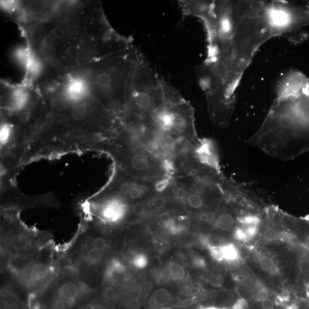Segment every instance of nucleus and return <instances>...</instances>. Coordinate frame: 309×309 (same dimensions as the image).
<instances>
[{"instance_id":"f704fd0d","label":"nucleus","mask_w":309,"mask_h":309,"mask_svg":"<svg viewBox=\"0 0 309 309\" xmlns=\"http://www.w3.org/2000/svg\"><path fill=\"white\" fill-rule=\"evenodd\" d=\"M195 266L199 268H202L204 267V263L203 260L199 258H195L193 260Z\"/></svg>"},{"instance_id":"a878e982","label":"nucleus","mask_w":309,"mask_h":309,"mask_svg":"<svg viewBox=\"0 0 309 309\" xmlns=\"http://www.w3.org/2000/svg\"><path fill=\"white\" fill-rule=\"evenodd\" d=\"M225 282V278L220 274H215L212 275L210 280V284L215 288H219L223 286Z\"/></svg>"},{"instance_id":"c9c22d12","label":"nucleus","mask_w":309,"mask_h":309,"mask_svg":"<svg viewBox=\"0 0 309 309\" xmlns=\"http://www.w3.org/2000/svg\"><path fill=\"white\" fill-rule=\"evenodd\" d=\"M300 309H309V302L304 304Z\"/></svg>"},{"instance_id":"ddd939ff","label":"nucleus","mask_w":309,"mask_h":309,"mask_svg":"<svg viewBox=\"0 0 309 309\" xmlns=\"http://www.w3.org/2000/svg\"><path fill=\"white\" fill-rule=\"evenodd\" d=\"M72 103L64 92L56 94L52 99V107L57 112H63L67 110Z\"/></svg>"},{"instance_id":"2eb2a0df","label":"nucleus","mask_w":309,"mask_h":309,"mask_svg":"<svg viewBox=\"0 0 309 309\" xmlns=\"http://www.w3.org/2000/svg\"><path fill=\"white\" fill-rule=\"evenodd\" d=\"M219 250L222 259L233 262L239 258L237 248L232 244H227L219 247Z\"/></svg>"},{"instance_id":"5701e85b","label":"nucleus","mask_w":309,"mask_h":309,"mask_svg":"<svg viewBox=\"0 0 309 309\" xmlns=\"http://www.w3.org/2000/svg\"><path fill=\"white\" fill-rule=\"evenodd\" d=\"M259 265L261 269L265 272H270L272 271L275 263L273 259L269 256H264L260 260Z\"/></svg>"},{"instance_id":"412c9836","label":"nucleus","mask_w":309,"mask_h":309,"mask_svg":"<svg viewBox=\"0 0 309 309\" xmlns=\"http://www.w3.org/2000/svg\"><path fill=\"white\" fill-rule=\"evenodd\" d=\"M136 216H143L147 214V208L145 202L134 204L130 206L129 212Z\"/></svg>"},{"instance_id":"7c9ffc66","label":"nucleus","mask_w":309,"mask_h":309,"mask_svg":"<svg viewBox=\"0 0 309 309\" xmlns=\"http://www.w3.org/2000/svg\"><path fill=\"white\" fill-rule=\"evenodd\" d=\"M141 293L138 289H133L129 291L127 297L132 301H140Z\"/></svg>"},{"instance_id":"f257e3e1","label":"nucleus","mask_w":309,"mask_h":309,"mask_svg":"<svg viewBox=\"0 0 309 309\" xmlns=\"http://www.w3.org/2000/svg\"><path fill=\"white\" fill-rule=\"evenodd\" d=\"M191 14L205 27L207 58L197 73L209 116L217 120L232 118L242 77L260 47L298 33L305 21L299 4L288 1H200Z\"/></svg>"},{"instance_id":"72a5a7b5","label":"nucleus","mask_w":309,"mask_h":309,"mask_svg":"<svg viewBox=\"0 0 309 309\" xmlns=\"http://www.w3.org/2000/svg\"><path fill=\"white\" fill-rule=\"evenodd\" d=\"M89 43L86 41H82L80 45L79 49L82 52H85L89 50Z\"/></svg>"},{"instance_id":"6ab92c4d","label":"nucleus","mask_w":309,"mask_h":309,"mask_svg":"<svg viewBox=\"0 0 309 309\" xmlns=\"http://www.w3.org/2000/svg\"><path fill=\"white\" fill-rule=\"evenodd\" d=\"M169 275L171 279L175 281H181L186 277V271L184 268L179 264H173L169 270Z\"/></svg>"},{"instance_id":"423d86ee","label":"nucleus","mask_w":309,"mask_h":309,"mask_svg":"<svg viewBox=\"0 0 309 309\" xmlns=\"http://www.w3.org/2000/svg\"><path fill=\"white\" fill-rule=\"evenodd\" d=\"M103 150L114 159L116 168L137 179L154 183L158 187L172 179L166 164L146 149L110 142Z\"/></svg>"},{"instance_id":"4be33fe9","label":"nucleus","mask_w":309,"mask_h":309,"mask_svg":"<svg viewBox=\"0 0 309 309\" xmlns=\"http://www.w3.org/2000/svg\"><path fill=\"white\" fill-rule=\"evenodd\" d=\"M171 279L169 272L160 271L155 274V280L159 285H165L168 284Z\"/></svg>"},{"instance_id":"7ed1b4c3","label":"nucleus","mask_w":309,"mask_h":309,"mask_svg":"<svg viewBox=\"0 0 309 309\" xmlns=\"http://www.w3.org/2000/svg\"><path fill=\"white\" fill-rule=\"evenodd\" d=\"M30 309H99L97 292L58 268L45 288L30 299Z\"/></svg>"},{"instance_id":"c756f323","label":"nucleus","mask_w":309,"mask_h":309,"mask_svg":"<svg viewBox=\"0 0 309 309\" xmlns=\"http://www.w3.org/2000/svg\"><path fill=\"white\" fill-rule=\"evenodd\" d=\"M263 236L267 240L273 241L275 240L277 238V232L276 230L272 228H269L264 231Z\"/></svg>"},{"instance_id":"4468645a","label":"nucleus","mask_w":309,"mask_h":309,"mask_svg":"<svg viewBox=\"0 0 309 309\" xmlns=\"http://www.w3.org/2000/svg\"><path fill=\"white\" fill-rule=\"evenodd\" d=\"M152 299L156 305L164 306L171 301L172 295L167 289L160 288L155 291Z\"/></svg>"},{"instance_id":"393cba45","label":"nucleus","mask_w":309,"mask_h":309,"mask_svg":"<svg viewBox=\"0 0 309 309\" xmlns=\"http://www.w3.org/2000/svg\"><path fill=\"white\" fill-rule=\"evenodd\" d=\"M174 216H172L170 213L165 211L160 213L158 219L159 223L162 224L165 228H167L168 226L171 224Z\"/></svg>"},{"instance_id":"20e7f679","label":"nucleus","mask_w":309,"mask_h":309,"mask_svg":"<svg viewBox=\"0 0 309 309\" xmlns=\"http://www.w3.org/2000/svg\"><path fill=\"white\" fill-rule=\"evenodd\" d=\"M53 243L54 238L50 232L30 229L22 223L17 210H2L1 267L13 258L35 253Z\"/></svg>"},{"instance_id":"f03ea898","label":"nucleus","mask_w":309,"mask_h":309,"mask_svg":"<svg viewBox=\"0 0 309 309\" xmlns=\"http://www.w3.org/2000/svg\"><path fill=\"white\" fill-rule=\"evenodd\" d=\"M98 229L97 224L86 219L68 244L58 248V268L93 290L102 284L107 268L106 255L111 247L110 239Z\"/></svg>"},{"instance_id":"2f4dec72","label":"nucleus","mask_w":309,"mask_h":309,"mask_svg":"<svg viewBox=\"0 0 309 309\" xmlns=\"http://www.w3.org/2000/svg\"><path fill=\"white\" fill-rule=\"evenodd\" d=\"M54 43V38L51 36H47L43 38L42 40V45L45 49H50L53 47Z\"/></svg>"},{"instance_id":"f3484780","label":"nucleus","mask_w":309,"mask_h":309,"mask_svg":"<svg viewBox=\"0 0 309 309\" xmlns=\"http://www.w3.org/2000/svg\"><path fill=\"white\" fill-rule=\"evenodd\" d=\"M175 225L178 233H181L188 230L191 225V221L189 217L186 216H175Z\"/></svg>"},{"instance_id":"39448f33","label":"nucleus","mask_w":309,"mask_h":309,"mask_svg":"<svg viewBox=\"0 0 309 309\" xmlns=\"http://www.w3.org/2000/svg\"><path fill=\"white\" fill-rule=\"evenodd\" d=\"M58 270L55 243L35 253L13 258L1 267V272L10 274L31 297L49 284Z\"/></svg>"},{"instance_id":"dca6fc26","label":"nucleus","mask_w":309,"mask_h":309,"mask_svg":"<svg viewBox=\"0 0 309 309\" xmlns=\"http://www.w3.org/2000/svg\"><path fill=\"white\" fill-rule=\"evenodd\" d=\"M88 115V110L84 104L76 103L71 109V118L76 121H83Z\"/></svg>"},{"instance_id":"9d476101","label":"nucleus","mask_w":309,"mask_h":309,"mask_svg":"<svg viewBox=\"0 0 309 309\" xmlns=\"http://www.w3.org/2000/svg\"><path fill=\"white\" fill-rule=\"evenodd\" d=\"M189 146L188 143L173 134L163 130L156 138L149 151L168 167L171 160Z\"/></svg>"},{"instance_id":"aec40b11","label":"nucleus","mask_w":309,"mask_h":309,"mask_svg":"<svg viewBox=\"0 0 309 309\" xmlns=\"http://www.w3.org/2000/svg\"><path fill=\"white\" fill-rule=\"evenodd\" d=\"M131 263L135 268L143 269L147 267L149 263V259L145 254L139 253L134 256L131 260Z\"/></svg>"},{"instance_id":"bb28decb","label":"nucleus","mask_w":309,"mask_h":309,"mask_svg":"<svg viewBox=\"0 0 309 309\" xmlns=\"http://www.w3.org/2000/svg\"><path fill=\"white\" fill-rule=\"evenodd\" d=\"M271 298V295L269 291L265 289L262 288L256 291L255 295V299L256 302L260 303L265 300Z\"/></svg>"},{"instance_id":"9b49d317","label":"nucleus","mask_w":309,"mask_h":309,"mask_svg":"<svg viewBox=\"0 0 309 309\" xmlns=\"http://www.w3.org/2000/svg\"><path fill=\"white\" fill-rule=\"evenodd\" d=\"M88 87L84 80L72 79L67 84L64 91L72 102H79L83 99L88 92Z\"/></svg>"},{"instance_id":"c85d7f7f","label":"nucleus","mask_w":309,"mask_h":309,"mask_svg":"<svg viewBox=\"0 0 309 309\" xmlns=\"http://www.w3.org/2000/svg\"><path fill=\"white\" fill-rule=\"evenodd\" d=\"M260 309H276L277 303L273 299L270 298L259 303Z\"/></svg>"},{"instance_id":"a211bd4d","label":"nucleus","mask_w":309,"mask_h":309,"mask_svg":"<svg viewBox=\"0 0 309 309\" xmlns=\"http://www.w3.org/2000/svg\"><path fill=\"white\" fill-rule=\"evenodd\" d=\"M12 127L8 124H3L1 128V145L2 149L7 147L12 140Z\"/></svg>"},{"instance_id":"473e14b6","label":"nucleus","mask_w":309,"mask_h":309,"mask_svg":"<svg viewBox=\"0 0 309 309\" xmlns=\"http://www.w3.org/2000/svg\"><path fill=\"white\" fill-rule=\"evenodd\" d=\"M46 54L48 57L53 58L56 55V50L54 47L50 48V49H46Z\"/></svg>"},{"instance_id":"1a4fd4ad","label":"nucleus","mask_w":309,"mask_h":309,"mask_svg":"<svg viewBox=\"0 0 309 309\" xmlns=\"http://www.w3.org/2000/svg\"><path fill=\"white\" fill-rule=\"evenodd\" d=\"M0 297V309H30L28 291L5 272H1Z\"/></svg>"},{"instance_id":"6e6552de","label":"nucleus","mask_w":309,"mask_h":309,"mask_svg":"<svg viewBox=\"0 0 309 309\" xmlns=\"http://www.w3.org/2000/svg\"><path fill=\"white\" fill-rule=\"evenodd\" d=\"M170 133L188 143L195 150L202 145L195 128L194 112L192 106L184 98L173 103Z\"/></svg>"},{"instance_id":"0eeeda50","label":"nucleus","mask_w":309,"mask_h":309,"mask_svg":"<svg viewBox=\"0 0 309 309\" xmlns=\"http://www.w3.org/2000/svg\"><path fill=\"white\" fill-rule=\"evenodd\" d=\"M158 190V186L154 183L137 179L116 168L110 182L99 194L119 198L130 205V203L145 202V199L151 198Z\"/></svg>"},{"instance_id":"b1692460","label":"nucleus","mask_w":309,"mask_h":309,"mask_svg":"<svg viewBox=\"0 0 309 309\" xmlns=\"http://www.w3.org/2000/svg\"><path fill=\"white\" fill-rule=\"evenodd\" d=\"M233 237L236 240L240 242H246L248 239L244 228L243 226H239L234 230Z\"/></svg>"},{"instance_id":"f8f14e48","label":"nucleus","mask_w":309,"mask_h":309,"mask_svg":"<svg viewBox=\"0 0 309 309\" xmlns=\"http://www.w3.org/2000/svg\"><path fill=\"white\" fill-rule=\"evenodd\" d=\"M237 218H235L232 213L223 212L215 216L214 219L215 227L222 231H228L232 229L236 224Z\"/></svg>"},{"instance_id":"cd10ccee","label":"nucleus","mask_w":309,"mask_h":309,"mask_svg":"<svg viewBox=\"0 0 309 309\" xmlns=\"http://www.w3.org/2000/svg\"><path fill=\"white\" fill-rule=\"evenodd\" d=\"M243 227L245 229L248 239L254 238L258 233L259 226H243Z\"/></svg>"}]
</instances>
